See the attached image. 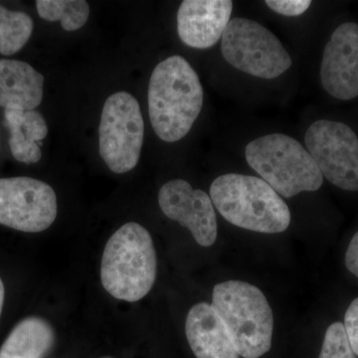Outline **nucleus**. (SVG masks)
Listing matches in <instances>:
<instances>
[{
	"instance_id": "nucleus-20",
	"label": "nucleus",
	"mask_w": 358,
	"mask_h": 358,
	"mask_svg": "<svg viewBox=\"0 0 358 358\" xmlns=\"http://www.w3.org/2000/svg\"><path fill=\"white\" fill-rule=\"evenodd\" d=\"M271 10L284 16H299L310 8V0H267L265 2Z\"/></svg>"
},
{
	"instance_id": "nucleus-21",
	"label": "nucleus",
	"mask_w": 358,
	"mask_h": 358,
	"mask_svg": "<svg viewBox=\"0 0 358 358\" xmlns=\"http://www.w3.org/2000/svg\"><path fill=\"white\" fill-rule=\"evenodd\" d=\"M343 326L353 352L358 355V298L352 301L346 310Z\"/></svg>"
},
{
	"instance_id": "nucleus-16",
	"label": "nucleus",
	"mask_w": 358,
	"mask_h": 358,
	"mask_svg": "<svg viewBox=\"0 0 358 358\" xmlns=\"http://www.w3.org/2000/svg\"><path fill=\"white\" fill-rule=\"evenodd\" d=\"M55 343L53 327L38 317L16 324L0 348V358H45Z\"/></svg>"
},
{
	"instance_id": "nucleus-10",
	"label": "nucleus",
	"mask_w": 358,
	"mask_h": 358,
	"mask_svg": "<svg viewBox=\"0 0 358 358\" xmlns=\"http://www.w3.org/2000/svg\"><path fill=\"white\" fill-rule=\"evenodd\" d=\"M159 204L166 217L189 229L200 246L215 244L217 218L210 195L183 179H173L160 188Z\"/></svg>"
},
{
	"instance_id": "nucleus-12",
	"label": "nucleus",
	"mask_w": 358,
	"mask_h": 358,
	"mask_svg": "<svg viewBox=\"0 0 358 358\" xmlns=\"http://www.w3.org/2000/svg\"><path fill=\"white\" fill-rule=\"evenodd\" d=\"M232 9L230 0H185L178 11L179 38L192 48H210L222 38Z\"/></svg>"
},
{
	"instance_id": "nucleus-3",
	"label": "nucleus",
	"mask_w": 358,
	"mask_h": 358,
	"mask_svg": "<svg viewBox=\"0 0 358 358\" xmlns=\"http://www.w3.org/2000/svg\"><path fill=\"white\" fill-rule=\"evenodd\" d=\"M210 199L228 222L242 229L278 234L291 224L288 205L262 178L223 174L212 182Z\"/></svg>"
},
{
	"instance_id": "nucleus-13",
	"label": "nucleus",
	"mask_w": 358,
	"mask_h": 358,
	"mask_svg": "<svg viewBox=\"0 0 358 358\" xmlns=\"http://www.w3.org/2000/svg\"><path fill=\"white\" fill-rule=\"evenodd\" d=\"M188 343L197 358H239L227 327L207 303L193 306L185 322Z\"/></svg>"
},
{
	"instance_id": "nucleus-17",
	"label": "nucleus",
	"mask_w": 358,
	"mask_h": 358,
	"mask_svg": "<svg viewBox=\"0 0 358 358\" xmlns=\"http://www.w3.org/2000/svg\"><path fill=\"white\" fill-rule=\"evenodd\" d=\"M33 32V20L21 11L0 6V54L10 56L20 51Z\"/></svg>"
},
{
	"instance_id": "nucleus-18",
	"label": "nucleus",
	"mask_w": 358,
	"mask_h": 358,
	"mask_svg": "<svg viewBox=\"0 0 358 358\" xmlns=\"http://www.w3.org/2000/svg\"><path fill=\"white\" fill-rule=\"evenodd\" d=\"M40 17L59 21L66 31H76L88 21L90 6L84 0H37Z\"/></svg>"
},
{
	"instance_id": "nucleus-7",
	"label": "nucleus",
	"mask_w": 358,
	"mask_h": 358,
	"mask_svg": "<svg viewBox=\"0 0 358 358\" xmlns=\"http://www.w3.org/2000/svg\"><path fill=\"white\" fill-rule=\"evenodd\" d=\"M145 124L140 103L127 92H117L106 101L99 127L100 155L110 171L126 173L140 160Z\"/></svg>"
},
{
	"instance_id": "nucleus-2",
	"label": "nucleus",
	"mask_w": 358,
	"mask_h": 358,
	"mask_svg": "<svg viewBox=\"0 0 358 358\" xmlns=\"http://www.w3.org/2000/svg\"><path fill=\"white\" fill-rule=\"evenodd\" d=\"M157 275V251L150 232L136 222L115 231L101 263L103 289L117 300L134 303L150 293Z\"/></svg>"
},
{
	"instance_id": "nucleus-5",
	"label": "nucleus",
	"mask_w": 358,
	"mask_h": 358,
	"mask_svg": "<svg viewBox=\"0 0 358 358\" xmlns=\"http://www.w3.org/2000/svg\"><path fill=\"white\" fill-rule=\"evenodd\" d=\"M245 157L263 180L286 199L317 192L324 183V176L307 148L287 134H266L250 141Z\"/></svg>"
},
{
	"instance_id": "nucleus-15",
	"label": "nucleus",
	"mask_w": 358,
	"mask_h": 358,
	"mask_svg": "<svg viewBox=\"0 0 358 358\" xmlns=\"http://www.w3.org/2000/svg\"><path fill=\"white\" fill-rule=\"evenodd\" d=\"M6 124L10 131L9 147L14 159L23 164H36L41 159L40 145L48 134L43 115L35 110H4Z\"/></svg>"
},
{
	"instance_id": "nucleus-6",
	"label": "nucleus",
	"mask_w": 358,
	"mask_h": 358,
	"mask_svg": "<svg viewBox=\"0 0 358 358\" xmlns=\"http://www.w3.org/2000/svg\"><path fill=\"white\" fill-rule=\"evenodd\" d=\"M221 51L233 67L251 76L271 80L293 64L279 38L256 21L233 18L222 35Z\"/></svg>"
},
{
	"instance_id": "nucleus-1",
	"label": "nucleus",
	"mask_w": 358,
	"mask_h": 358,
	"mask_svg": "<svg viewBox=\"0 0 358 358\" xmlns=\"http://www.w3.org/2000/svg\"><path fill=\"white\" fill-rule=\"evenodd\" d=\"M148 100L155 133L162 141L176 143L189 133L201 113L203 88L188 61L174 55L155 68Z\"/></svg>"
},
{
	"instance_id": "nucleus-11",
	"label": "nucleus",
	"mask_w": 358,
	"mask_h": 358,
	"mask_svg": "<svg viewBox=\"0 0 358 358\" xmlns=\"http://www.w3.org/2000/svg\"><path fill=\"white\" fill-rule=\"evenodd\" d=\"M320 81L327 93L338 100L358 96L357 23H343L331 34L322 55Z\"/></svg>"
},
{
	"instance_id": "nucleus-14",
	"label": "nucleus",
	"mask_w": 358,
	"mask_h": 358,
	"mask_svg": "<svg viewBox=\"0 0 358 358\" xmlns=\"http://www.w3.org/2000/svg\"><path fill=\"white\" fill-rule=\"evenodd\" d=\"M44 76L31 65L0 59V107L35 110L43 99Z\"/></svg>"
},
{
	"instance_id": "nucleus-24",
	"label": "nucleus",
	"mask_w": 358,
	"mask_h": 358,
	"mask_svg": "<svg viewBox=\"0 0 358 358\" xmlns=\"http://www.w3.org/2000/svg\"><path fill=\"white\" fill-rule=\"evenodd\" d=\"M102 358H112V357H102Z\"/></svg>"
},
{
	"instance_id": "nucleus-4",
	"label": "nucleus",
	"mask_w": 358,
	"mask_h": 358,
	"mask_svg": "<svg viewBox=\"0 0 358 358\" xmlns=\"http://www.w3.org/2000/svg\"><path fill=\"white\" fill-rule=\"evenodd\" d=\"M212 307L227 327L240 357L259 358L272 346L274 317L260 289L242 281L216 285Z\"/></svg>"
},
{
	"instance_id": "nucleus-9",
	"label": "nucleus",
	"mask_w": 358,
	"mask_h": 358,
	"mask_svg": "<svg viewBox=\"0 0 358 358\" xmlns=\"http://www.w3.org/2000/svg\"><path fill=\"white\" fill-rule=\"evenodd\" d=\"M57 217V197L44 181L0 178V224L26 233L48 229Z\"/></svg>"
},
{
	"instance_id": "nucleus-22",
	"label": "nucleus",
	"mask_w": 358,
	"mask_h": 358,
	"mask_svg": "<svg viewBox=\"0 0 358 358\" xmlns=\"http://www.w3.org/2000/svg\"><path fill=\"white\" fill-rule=\"evenodd\" d=\"M345 266L350 273L358 278V231L346 250Z\"/></svg>"
},
{
	"instance_id": "nucleus-19",
	"label": "nucleus",
	"mask_w": 358,
	"mask_h": 358,
	"mask_svg": "<svg viewBox=\"0 0 358 358\" xmlns=\"http://www.w3.org/2000/svg\"><path fill=\"white\" fill-rule=\"evenodd\" d=\"M319 358H357L343 324L334 322L327 329Z\"/></svg>"
},
{
	"instance_id": "nucleus-8",
	"label": "nucleus",
	"mask_w": 358,
	"mask_h": 358,
	"mask_svg": "<svg viewBox=\"0 0 358 358\" xmlns=\"http://www.w3.org/2000/svg\"><path fill=\"white\" fill-rule=\"evenodd\" d=\"M322 176L348 192H358V138L343 122L320 120L310 124L305 136Z\"/></svg>"
},
{
	"instance_id": "nucleus-23",
	"label": "nucleus",
	"mask_w": 358,
	"mask_h": 358,
	"mask_svg": "<svg viewBox=\"0 0 358 358\" xmlns=\"http://www.w3.org/2000/svg\"><path fill=\"white\" fill-rule=\"evenodd\" d=\"M4 296H6V289H4L3 282L0 278V315H1L2 308H3Z\"/></svg>"
}]
</instances>
